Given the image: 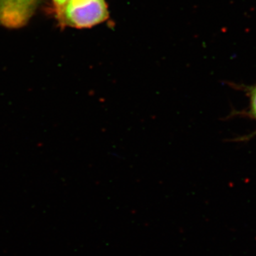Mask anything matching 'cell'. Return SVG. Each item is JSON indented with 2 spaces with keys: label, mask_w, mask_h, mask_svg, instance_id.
Masks as SVG:
<instances>
[{
  "label": "cell",
  "mask_w": 256,
  "mask_h": 256,
  "mask_svg": "<svg viewBox=\"0 0 256 256\" xmlns=\"http://www.w3.org/2000/svg\"><path fill=\"white\" fill-rule=\"evenodd\" d=\"M56 14L62 26L76 28H92L109 16L106 0H68Z\"/></svg>",
  "instance_id": "6da1fadb"
},
{
  "label": "cell",
  "mask_w": 256,
  "mask_h": 256,
  "mask_svg": "<svg viewBox=\"0 0 256 256\" xmlns=\"http://www.w3.org/2000/svg\"><path fill=\"white\" fill-rule=\"evenodd\" d=\"M38 0H0V22L16 28L28 22Z\"/></svg>",
  "instance_id": "7a4b0ae2"
},
{
  "label": "cell",
  "mask_w": 256,
  "mask_h": 256,
  "mask_svg": "<svg viewBox=\"0 0 256 256\" xmlns=\"http://www.w3.org/2000/svg\"><path fill=\"white\" fill-rule=\"evenodd\" d=\"M250 98V114L256 120V85L248 88Z\"/></svg>",
  "instance_id": "3957f363"
},
{
  "label": "cell",
  "mask_w": 256,
  "mask_h": 256,
  "mask_svg": "<svg viewBox=\"0 0 256 256\" xmlns=\"http://www.w3.org/2000/svg\"><path fill=\"white\" fill-rule=\"evenodd\" d=\"M68 0H52L54 6L55 12L57 13L62 9V8L67 2Z\"/></svg>",
  "instance_id": "277c9868"
}]
</instances>
